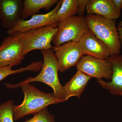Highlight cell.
Returning a JSON list of instances; mask_svg holds the SVG:
<instances>
[{"mask_svg":"<svg viewBox=\"0 0 122 122\" xmlns=\"http://www.w3.org/2000/svg\"><path fill=\"white\" fill-rule=\"evenodd\" d=\"M33 115V117L24 122H55L54 116L49 112L47 107Z\"/></svg>","mask_w":122,"mask_h":122,"instance_id":"19","label":"cell"},{"mask_svg":"<svg viewBox=\"0 0 122 122\" xmlns=\"http://www.w3.org/2000/svg\"><path fill=\"white\" fill-rule=\"evenodd\" d=\"M115 7L118 10L122 9V0H112Z\"/></svg>","mask_w":122,"mask_h":122,"instance_id":"21","label":"cell"},{"mask_svg":"<svg viewBox=\"0 0 122 122\" xmlns=\"http://www.w3.org/2000/svg\"><path fill=\"white\" fill-rule=\"evenodd\" d=\"M62 0H58L56 7L50 12L45 14H36L29 20H21L12 29L7 30L9 35L20 33L48 25L58 24L57 12L61 7Z\"/></svg>","mask_w":122,"mask_h":122,"instance_id":"6","label":"cell"},{"mask_svg":"<svg viewBox=\"0 0 122 122\" xmlns=\"http://www.w3.org/2000/svg\"><path fill=\"white\" fill-rule=\"evenodd\" d=\"M13 100H8L0 104V122H14Z\"/></svg>","mask_w":122,"mask_h":122,"instance_id":"18","label":"cell"},{"mask_svg":"<svg viewBox=\"0 0 122 122\" xmlns=\"http://www.w3.org/2000/svg\"><path fill=\"white\" fill-rule=\"evenodd\" d=\"M23 0H0V20L2 27L10 30L21 20Z\"/></svg>","mask_w":122,"mask_h":122,"instance_id":"10","label":"cell"},{"mask_svg":"<svg viewBox=\"0 0 122 122\" xmlns=\"http://www.w3.org/2000/svg\"><path fill=\"white\" fill-rule=\"evenodd\" d=\"M79 43L85 55L104 59L110 56L107 46L90 30L83 35Z\"/></svg>","mask_w":122,"mask_h":122,"instance_id":"11","label":"cell"},{"mask_svg":"<svg viewBox=\"0 0 122 122\" xmlns=\"http://www.w3.org/2000/svg\"><path fill=\"white\" fill-rule=\"evenodd\" d=\"M58 30L52 43L57 46L69 41L79 42L81 37L90 30L85 17L75 15L58 24Z\"/></svg>","mask_w":122,"mask_h":122,"instance_id":"5","label":"cell"},{"mask_svg":"<svg viewBox=\"0 0 122 122\" xmlns=\"http://www.w3.org/2000/svg\"><path fill=\"white\" fill-rule=\"evenodd\" d=\"M107 59L112 65L111 81L106 82L102 79L97 82L111 94L122 96V55L110 56Z\"/></svg>","mask_w":122,"mask_h":122,"instance_id":"12","label":"cell"},{"mask_svg":"<svg viewBox=\"0 0 122 122\" xmlns=\"http://www.w3.org/2000/svg\"><path fill=\"white\" fill-rule=\"evenodd\" d=\"M58 24L48 25L25 32L13 34L17 36L23 45L25 56L35 50H47L53 49L51 45L53 38L58 30Z\"/></svg>","mask_w":122,"mask_h":122,"instance_id":"4","label":"cell"},{"mask_svg":"<svg viewBox=\"0 0 122 122\" xmlns=\"http://www.w3.org/2000/svg\"><path fill=\"white\" fill-rule=\"evenodd\" d=\"M91 78L80 71L77 70L74 76L63 86L66 101L72 96L80 97Z\"/></svg>","mask_w":122,"mask_h":122,"instance_id":"14","label":"cell"},{"mask_svg":"<svg viewBox=\"0 0 122 122\" xmlns=\"http://www.w3.org/2000/svg\"><path fill=\"white\" fill-rule=\"evenodd\" d=\"M86 10L87 14H96L111 20H115L121 14L112 0H89Z\"/></svg>","mask_w":122,"mask_h":122,"instance_id":"13","label":"cell"},{"mask_svg":"<svg viewBox=\"0 0 122 122\" xmlns=\"http://www.w3.org/2000/svg\"><path fill=\"white\" fill-rule=\"evenodd\" d=\"M117 30L118 33L120 43L122 45V27H118L117 28Z\"/></svg>","mask_w":122,"mask_h":122,"instance_id":"22","label":"cell"},{"mask_svg":"<svg viewBox=\"0 0 122 122\" xmlns=\"http://www.w3.org/2000/svg\"><path fill=\"white\" fill-rule=\"evenodd\" d=\"M41 51L44 61L41 72L37 76L34 77H29L15 85L5 83V86L9 89H15L26 83L39 82L52 87L53 90L52 93L55 97L65 100L64 87L58 78V63L54 52L52 49Z\"/></svg>","mask_w":122,"mask_h":122,"instance_id":"1","label":"cell"},{"mask_svg":"<svg viewBox=\"0 0 122 122\" xmlns=\"http://www.w3.org/2000/svg\"><path fill=\"white\" fill-rule=\"evenodd\" d=\"M122 27V20L121 22H119L118 24V27Z\"/></svg>","mask_w":122,"mask_h":122,"instance_id":"23","label":"cell"},{"mask_svg":"<svg viewBox=\"0 0 122 122\" xmlns=\"http://www.w3.org/2000/svg\"><path fill=\"white\" fill-rule=\"evenodd\" d=\"M78 70L97 81L103 78L111 79L113 70L111 63L107 59H100L90 55H84L77 65Z\"/></svg>","mask_w":122,"mask_h":122,"instance_id":"8","label":"cell"},{"mask_svg":"<svg viewBox=\"0 0 122 122\" xmlns=\"http://www.w3.org/2000/svg\"><path fill=\"white\" fill-rule=\"evenodd\" d=\"M78 9V0H62L57 12L58 22L75 16L77 13Z\"/></svg>","mask_w":122,"mask_h":122,"instance_id":"16","label":"cell"},{"mask_svg":"<svg viewBox=\"0 0 122 122\" xmlns=\"http://www.w3.org/2000/svg\"><path fill=\"white\" fill-rule=\"evenodd\" d=\"M23 45L15 35L5 38L0 46V68L18 65L21 63L25 55Z\"/></svg>","mask_w":122,"mask_h":122,"instance_id":"9","label":"cell"},{"mask_svg":"<svg viewBox=\"0 0 122 122\" xmlns=\"http://www.w3.org/2000/svg\"><path fill=\"white\" fill-rule=\"evenodd\" d=\"M24 94L21 104L14 105V119L17 121L29 114H34L48 107L49 105L66 102L55 97L53 93H48L40 91L30 83L21 85Z\"/></svg>","mask_w":122,"mask_h":122,"instance_id":"2","label":"cell"},{"mask_svg":"<svg viewBox=\"0 0 122 122\" xmlns=\"http://www.w3.org/2000/svg\"><path fill=\"white\" fill-rule=\"evenodd\" d=\"M85 18L90 30L107 46L110 56L120 54L122 45L115 20L94 14H87Z\"/></svg>","mask_w":122,"mask_h":122,"instance_id":"3","label":"cell"},{"mask_svg":"<svg viewBox=\"0 0 122 122\" xmlns=\"http://www.w3.org/2000/svg\"><path fill=\"white\" fill-rule=\"evenodd\" d=\"M88 1L89 0H78V9L77 12L78 16H83Z\"/></svg>","mask_w":122,"mask_h":122,"instance_id":"20","label":"cell"},{"mask_svg":"<svg viewBox=\"0 0 122 122\" xmlns=\"http://www.w3.org/2000/svg\"><path fill=\"white\" fill-rule=\"evenodd\" d=\"M58 0H25L22 9L21 20L36 15L41 9L49 10L57 3Z\"/></svg>","mask_w":122,"mask_h":122,"instance_id":"15","label":"cell"},{"mask_svg":"<svg viewBox=\"0 0 122 122\" xmlns=\"http://www.w3.org/2000/svg\"><path fill=\"white\" fill-rule=\"evenodd\" d=\"M43 62L40 61L33 62L25 67H22L16 70H12L11 66L0 68V81L12 74H16L27 71L38 72L41 70Z\"/></svg>","mask_w":122,"mask_h":122,"instance_id":"17","label":"cell"},{"mask_svg":"<svg viewBox=\"0 0 122 122\" xmlns=\"http://www.w3.org/2000/svg\"><path fill=\"white\" fill-rule=\"evenodd\" d=\"M58 63V71L63 72L73 66H77L84 56L79 42L69 41L52 49Z\"/></svg>","mask_w":122,"mask_h":122,"instance_id":"7","label":"cell"}]
</instances>
